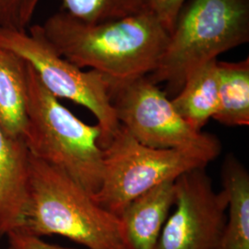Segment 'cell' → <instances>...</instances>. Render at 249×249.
<instances>
[{
    "label": "cell",
    "instance_id": "6da1fadb",
    "mask_svg": "<svg viewBox=\"0 0 249 249\" xmlns=\"http://www.w3.org/2000/svg\"><path fill=\"white\" fill-rule=\"evenodd\" d=\"M56 52L80 69L101 73L112 84L149 76L160 62L170 33L151 10L89 23L59 11L42 24Z\"/></svg>",
    "mask_w": 249,
    "mask_h": 249
},
{
    "label": "cell",
    "instance_id": "7a4b0ae2",
    "mask_svg": "<svg viewBox=\"0 0 249 249\" xmlns=\"http://www.w3.org/2000/svg\"><path fill=\"white\" fill-rule=\"evenodd\" d=\"M14 233L57 234L89 249H126L119 217L97 204L69 175L32 154L28 204Z\"/></svg>",
    "mask_w": 249,
    "mask_h": 249
},
{
    "label": "cell",
    "instance_id": "3957f363",
    "mask_svg": "<svg viewBox=\"0 0 249 249\" xmlns=\"http://www.w3.org/2000/svg\"><path fill=\"white\" fill-rule=\"evenodd\" d=\"M26 123L22 138L30 153L61 170L91 195L103 181L104 150L98 124L81 121L45 88L26 62Z\"/></svg>",
    "mask_w": 249,
    "mask_h": 249
},
{
    "label": "cell",
    "instance_id": "277c9868",
    "mask_svg": "<svg viewBox=\"0 0 249 249\" xmlns=\"http://www.w3.org/2000/svg\"><path fill=\"white\" fill-rule=\"evenodd\" d=\"M249 0H191L181 9L156 70L148 77L165 83L169 98L189 73L221 53L249 43Z\"/></svg>",
    "mask_w": 249,
    "mask_h": 249
},
{
    "label": "cell",
    "instance_id": "5b68a950",
    "mask_svg": "<svg viewBox=\"0 0 249 249\" xmlns=\"http://www.w3.org/2000/svg\"><path fill=\"white\" fill-rule=\"evenodd\" d=\"M217 157L193 149H155L139 142L120 124L104 149L103 181L92 195L117 217L138 196L188 171L206 166Z\"/></svg>",
    "mask_w": 249,
    "mask_h": 249
},
{
    "label": "cell",
    "instance_id": "8992f818",
    "mask_svg": "<svg viewBox=\"0 0 249 249\" xmlns=\"http://www.w3.org/2000/svg\"><path fill=\"white\" fill-rule=\"evenodd\" d=\"M0 48L17 54L36 72L56 98L71 100L93 114L102 130L104 150L120 127L112 104V82L95 71H84L56 52L45 37L42 25L27 31L0 28Z\"/></svg>",
    "mask_w": 249,
    "mask_h": 249
},
{
    "label": "cell",
    "instance_id": "52a82bcc",
    "mask_svg": "<svg viewBox=\"0 0 249 249\" xmlns=\"http://www.w3.org/2000/svg\"><path fill=\"white\" fill-rule=\"evenodd\" d=\"M111 98L119 124L143 145L155 149H193L216 157L220 155L219 140L187 124L166 92L148 76L112 84Z\"/></svg>",
    "mask_w": 249,
    "mask_h": 249
},
{
    "label": "cell",
    "instance_id": "ba28073f",
    "mask_svg": "<svg viewBox=\"0 0 249 249\" xmlns=\"http://www.w3.org/2000/svg\"><path fill=\"white\" fill-rule=\"evenodd\" d=\"M176 210L160 232L157 249H217L226 223L228 200L215 192L205 168L188 171L175 181Z\"/></svg>",
    "mask_w": 249,
    "mask_h": 249
},
{
    "label": "cell",
    "instance_id": "9c48e42d",
    "mask_svg": "<svg viewBox=\"0 0 249 249\" xmlns=\"http://www.w3.org/2000/svg\"><path fill=\"white\" fill-rule=\"evenodd\" d=\"M31 154L22 136L0 124V236L17 232L29 198Z\"/></svg>",
    "mask_w": 249,
    "mask_h": 249
},
{
    "label": "cell",
    "instance_id": "30bf717a",
    "mask_svg": "<svg viewBox=\"0 0 249 249\" xmlns=\"http://www.w3.org/2000/svg\"><path fill=\"white\" fill-rule=\"evenodd\" d=\"M176 180L136 197L119 215L126 249H157L160 232L175 204Z\"/></svg>",
    "mask_w": 249,
    "mask_h": 249
},
{
    "label": "cell",
    "instance_id": "8fae6325",
    "mask_svg": "<svg viewBox=\"0 0 249 249\" xmlns=\"http://www.w3.org/2000/svg\"><path fill=\"white\" fill-rule=\"evenodd\" d=\"M222 181L228 215L217 249H249V171L232 154L224 159Z\"/></svg>",
    "mask_w": 249,
    "mask_h": 249
},
{
    "label": "cell",
    "instance_id": "7c38bea8",
    "mask_svg": "<svg viewBox=\"0 0 249 249\" xmlns=\"http://www.w3.org/2000/svg\"><path fill=\"white\" fill-rule=\"evenodd\" d=\"M171 101L187 124L202 131L219 110L218 59L205 63L190 72L183 88Z\"/></svg>",
    "mask_w": 249,
    "mask_h": 249
},
{
    "label": "cell",
    "instance_id": "4fadbf2b",
    "mask_svg": "<svg viewBox=\"0 0 249 249\" xmlns=\"http://www.w3.org/2000/svg\"><path fill=\"white\" fill-rule=\"evenodd\" d=\"M26 96V62L0 48V124L11 135L22 136Z\"/></svg>",
    "mask_w": 249,
    "mask_h": 249
},
{
    "label": "cell",
    "instance_id": "5bb4252c",
    "mask_svg": "<svg viewBox=\"0 0 249 249\" xmlns=\"http://www.w3.org/2000/svg\"><path fill=\"white\" fill-rule=\"evenodd\" d=\"M219 110L213 119L226 126L249 125V58L218 61Z\"/></svg>",
    "mask_w": 249,
    "mask_h": 249
},
{
    "label": "cell",
    "instance_id": "9a60e30c",
    "mask_svg": "<svg viewBox=\"0 0 249 249\" xmlns=\"http://www.w3.org/2000/svg\"><path fill=\"white\" fill-rule=\"evenodd\" d=\"M62 11L89 23L124 18L150 10L147 0H61Z\"/></svg>",
    "mask_w": 249,
    "mask_h": 249
},
{
    "label": "cell",
    "instance_id": "2e32d148",
    "mask_svg": "<svg viewBox=\"0 0 249 249\" xmlns=\"http://www.w3.org/2000/svg\"><path fill=\"white\" fill-rule=\"evenodd\" d=\"M40 0H0V28L27 31Z\"/></svg>",
    "mask_w": 249,
    "mask_h": 249
},
{
    "label": "cell",
    "instance_id": "e0dca14e",
    "mask_svg": "<svg viewBox=\"0 0 249 249\" xmlns=\"http://www.w3.org/2000/svg\"><path fill=\"white\" fill-rule=\"evenodd\" d=\"M148 7L171 33L186 0H147Z\"/></svg>",
    "mask_w": 249,
    "mask_h": 249
},
{
    "label": "cell",
    "instance_id": "ac0fdd59",
    "mask_svg": "<svg viewBox=\"0 0 249 249\" xmlns=\"http://www.w3.org/2000/svg\"><path fill=\"white\" fill-rule=\"evenodd\" d=\"M8 238L9 246L14 249H71L49 244L39 237L29 236L19 233L9 234Z\"/></svg>",
    "mask_w": 249,
    "mask_h": 249
},
{
    "label": "cell",
    "instance_id": "d6986e66",
    "mask_svg": "<svg viewBox=\"0 0 249 249\" xmlns=\"http://www.w3.org/2000/svg\"><path fill=\"white\" fill-rule=\"evenodd\" d=\"M13 249V248H12V247H10V246H9V249Z\"/></svg>",
    "mask_w": 249,
    "mask_h": 249
}]
</instances>
